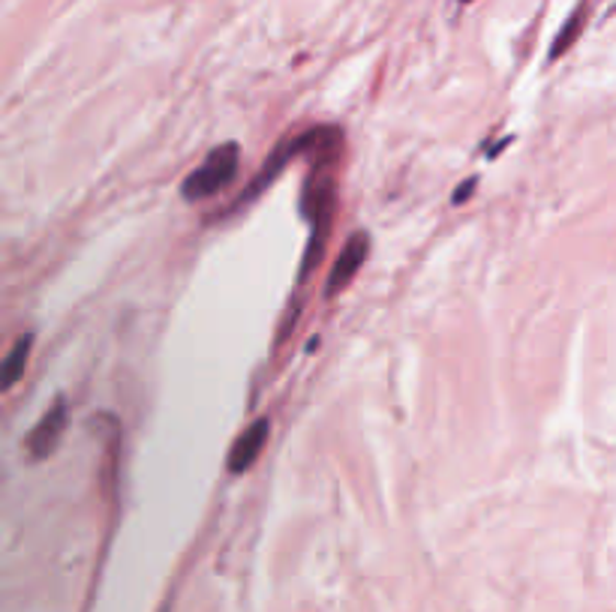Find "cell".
Here are the masks:
<instances>
[{"label":"cell","instance_id":"obj_6","mask_svg":"<svg viewBox=\"0 0 616 612\" xmlns=\"http://www.w3.org/2000/svg\"><path fill=\"white\" fill-rule=\"evenodd\" d=\"M31 349H34V337L24 333L15 340V345L10 349V354L0 363V390H10L12 385L22 382L24 370H27V361H31Z\"/></svg>","mask_w":616,"mask_h":612},{"label":"cell","instance_id":"obj_7","mask_svg":"<svg viewBox=\"0 0 616 612\" xmlns=\"http://www.w3.org/2000/svg\"><path fill=\"white\" fill-rule=\"evenodd\" d=\"M583 22H586V7H581V10L574 12L569 22H565V27H562V31H560V36H557V43H553V48H550V57H553V60L565 55V52H569V48H571V43H574V39L581 36Z\"/></svg>","mask_w":616,"mask_h":612},{"label":"cell","instance_id":"obj_5","mask_svg":"<svg viewBox=\"0 0 616 612\" xmlns=\"http://www.w3.org/2000/svg\"><path fill=\"white\" fill-rule=\"evenodd\" d=\"M69 423V408L64 399L57 397L55 406L48 408L46 415L40 418V423L34 427V432L27 435V451L34 460H46V456L55 454V447L64 439Z\"/></svg>","mask_w":616,"mask_h":612},{"label":"cell","instance_id":"obj_1","mask_svg":"<svg viewBox=\"0 0 616 612\" xmlns=\"http://www.w3.org/2000/svg\"><path fill=\"white\" fill-rule=\"evenodd\" d=\"M240 162V148L235 141H223L217 148L211 150L205 157V162L187 174L181 183L183 202H205L211 195H217L220 190H226L228 183L235 181Z\"/></svg>","mask_w":616,"mask_h":612},{"label":"cell","instance_id":"obj_3","mask_svg":"<svg viewBox=\"0 0 616 612\" xmlns=\"http://www.w3.org/2000/svg\"><path fill=\"white\" fill-rule=\"evenodd\" d=\"M367 256H370V235H367V231H355V235H349V240L343 243L340 256L334 259V268L332 273H328V285H325V295L328 297L340 295L343 288L358 276V271L365 268Z\"/></svg>","mask_w":616,"mask_h":612},{"label":"cell","instance_id":"obj_9","mask_svg":"<svg viewBox=\"0 0 616 612\" xmlns=\"http://www.w3.org/2000/svg\"><path fill=\"white\" fill-rule=\"evenodd\" d=\"M460 3H472V0H460Z\"/></svg>","mask_w":616,"mask_h":612},{"label":"cell","instance_id":"obj_4","mask_svg":"<svg viewBox=\"0 0 616 612\" xmlns=\"http://www.w3.org/2000/svg\"><path fill=\"white\" fill-rule=\"evenodd\" d=\"M268 439H271V420H253L250 427L232 442V451H228L226 460L228 475H244V472H250L253 465H256V460L262 456Z\"/></svg>","mask_w":616,"mask_h":612},{"label":"cell","instance_id":"obj_2","mask_svg":"<svg viewBox=\"0 0 616 612\" xmlns=\"http://www.w3.org/2000/svg\"><path fill=\"white\" fill-rule=\"evenodd\" d=\"M313 138H316V129L301 133V136H295V138H283V141H280L271 154H268V159L262 162V169H259V174L253 178L250 186H247V193L240 195L238 204L253 202V199L262 193V190H268V186L275 183L277 174H280V171H283L292 159L301 157V154H307V150L313 148Z\"/></svg>","mask_w":616,"mask_h":612},{"label":"cell","instance_id":"obj_8","mask_svg":"<svg viewBox=\"0 0 616 612\" xmlns=\"http://www.w3.org/2000/svg\"><path fill=\"white\" fill-rule=\"evenodd\" d=\"M472 190H475V181H467L463 183V190H460V193L455 195V204H463L469 199V195H472Z\"/></svg>","mask_w":616,"mask_h":612}]
</instances>
